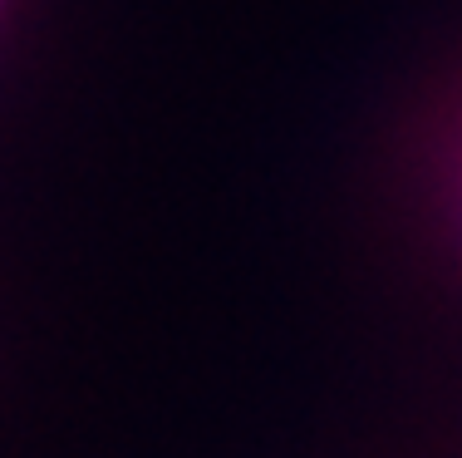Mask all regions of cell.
Masks as SVG:
<instances>
[{
	"label": "cell",
	"mask_w": 462,
	"mask_h": 458,
	"mask_svg": "<svg viewBox=\"0 0 462 458\" xmlns=\"http://www.w3.org/2000/svg\"><path fill=\"white\" fill-rule=\"evenodd\" d=\"M369 222L399 276L462 315V45L438 54L383 118Z\"/></svg>",
	"instance_id": "1"
},
{
	"label": "cell",
	"mask_w": 462,
	"mask_h": 458,
	"mask_svg": "<svg viewBox=\"0 0 462 458\" xmlns=\"http://www.w3.org/2000/svg\"><path fill=\"white\" fill-rule=\"evenodd\" d=\"M379 458H462V409L413 429L409 439L389 444Z\"/></svg>",
	"instance_id": "2"
}]
</instances>
